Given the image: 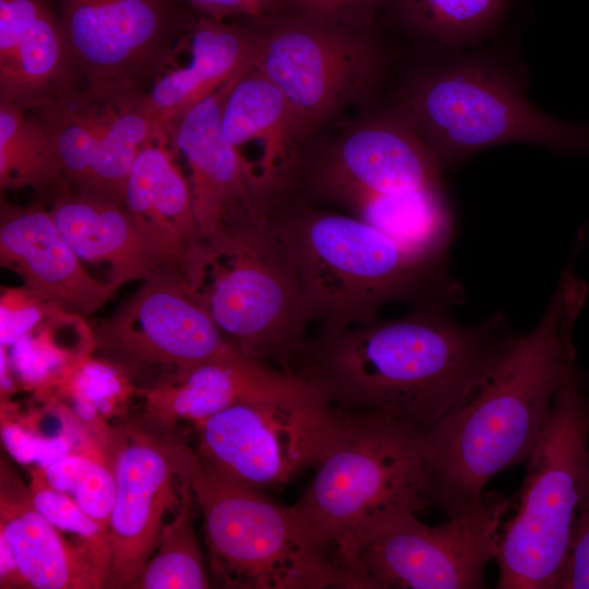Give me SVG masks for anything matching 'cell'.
Listing matches in <instances>:
<instances>
[{"mask_svg":"<svg viewBox=\"0 0 589 589\" xmlns=\"http://www.w3.org/2000/svg\"><path fill=\"white\" fill-rule=\"evenodd\" d=\"M588 293L570 267L533 329L516 340L425 432L424 491L447 517L482 502L488 482L530 457L554 398L576 370L573 334Z\"/></svg>","mask_w":589,"mask_h":589,"instance_id":"6da1fadb","label":"cell"},{"mask_svg":"<svg viewBox=\"0 0 589 589\" xmlns=\"http://www.w3.org/2000/svg\"><path fill=\"white\" fill-rule=\"evenodd\" d=\"M450 304L423 301L395 320L323 330L293 372L334 408L385 412L428 431L518 337L500 313L462 325Z\"/></svg>","mask_w":589,"mask_h":589,"instance_id":"7a4b0ae2","label":"cell"},{"mask_svg":"<svg viewBox=\"0 0 589 589\" xmlns=\"http://www.w3.org/2000/svg\"><path fill=\"white\" fill-rule=\"evenodd\" d=\"M271 223L294 268L311 321L337 330L377 320L394 301L459 303L441 261L422 259L353 217L278 194Z\"/></svg>","mask_w":589,"mask_h":589,"instance_id":"3957f363","label":"cell"},{"mask_svg":"<svg viewBox=\"0 0 589 589\" xmlns=\"http://www.w3.org/2000/svg\"><path fill=\"white\" fill-rule=\"evenodd\" d=\"M441 48L440 59L408 81L393 110L418 132L442 167L509 143L589 158V124L540 110L527 98L520 76L495 58Z\"/></svg>","mask_w":589,"mask_h":589,"instance_id":"277c9868","label":"cell"},{"mask_svg":"<svg viewBox=\"0 0 589 589\" xmlns=\"http://www.w3.org/2000/svg\"><path fill=\"white\" fill-rule=\"evenodd\" d=\"M341 411L338 432L292 507L353 578L350 561L370 533L396 516L429 506L426 431L385 412Z\"/></svg>","mask_w":589,"mask_h":589,"instance_id":"5b68a950","label":"cell"},{"mask_svg":"<svg viewBox=\"0 0 589 589\" xmlns=\"http://www.w3.org/2000/svg\"><path fill=\"white\" fill-rule=\"evenodd\" d=\"M187 279L229 345L292 372L311 320L269 212L247 216L202 242Z\"/></svg>","mask_w":589,"mask_h":589,"instance_id":"8992f818","label":"cell"},{"mask_svg":"<svg viewBox=\"0 0 589 589\" xmlns=\"http://www.w3.org/2000/svg\"><path fill=\"white\" fill-rule=\"evenodd\" d=\"M189 482L203 518L211 579L223 588H354L338 557L292 506L206 467L196 452Z\"/></svg>","mask_w":589,"mask_h":589,"instance_id":"52a82bcc","label":"cell"},{"mask_svg":"<svg viewBox=\"0 0 589 589\" xmlns=\"http://www.w3.org/2000/svg\"><path fill=\"white\" fill-rule=\"evenodd\" d=\"M589 455V389L577 369L556 394L512 498L495 561L498 589H556L577 518Z\"/></svg>","mask_w":589,"mask_h":589,"instance_id":"ba28073f","label":"cell"},{"mask_svg":"<svg viewBox=\"0 0 589 589\" xmlns=\"http://www.w3.org/2000/svg\"><path fill=\"white\" fill-rule=\"evenodd\" d=\"M512 498L484 493L471 512L428 526L416 513L396 516L359 545L349 569L363 589H481L495 558Z\"/></svg>","mask_w":589,"mask_h":589,"instance_id":"9c48e42d","label":"cell"},{"mask_svg":"<svg viewBox=\"0 0 589 589\" xmlns=\"http://www.w3.org/2000/svg\"><path fill=\"white\" fill-rule=\"evenodd\" d=\"M83 88L148 93L200 16L184 0H52Z\"/></svg>","mask_w":589,"mask_h":589,"instance_id":"30bf717a","label":"cell"},{"mask_svg":"<svg viewBox=\"0 0 589 589\" xmlns=\"http://www.w3.org/2000/svg\"><path fill=\"white\" fill-rule=\"evenodd\" d=\"M252 20L260 34L255 68L308 133L369 95L381 77L384 55L361 28L286 15Z\"/></svg>","mask_w":589,"mask_h":589,"instance_id":"8fae6325","label":"cell"},{"mask_svg":"<svg viewBox=\"0 0 589 589\" xmlns=\"http://www.w3.org/2000/svg\"><path fill=\"white\" fill-rule=\"evenodd\" d=\"M97 358L135 389L171 382L229 345L181 271L161 267L142 280L95 330Z\"/></svg>","mask_w":589,"mask_h":589,"instance_id":"7c38bea8","label":"cell"},{"mask_svg":"<svg viewBox=\"0 0 589 589\" xmlns=\"http://www.w3.org/2000/svg\"><path fill=\"white\" fill-rule=\"evenodd\" d=\"M341 420L324 398L243 402L193 423L195 452L206 467L260 491L316 465Z\"/></svg>","mask_w":589,"mask_h":589,"instance_id":"4fadbf2b","label":"cell"},{"mask_svg":"<svg viewBox=\"0 0 589 589\" xmlns=\"http://www.w3.org/2000/svg\"><path fill=\"white\" fill-rule=\"evenodd\" d=\"M148 422L109 430L104 457L116 482L108 524L109 588H132L155 551L167 510H177L191 490L195 450Z\"/></svg>","mask_w":589,"mask_h":589,"instance_id":"5bb4252c","label":"cell"},{"mask_svg":"<svg viewBox=\"0 0 589 589\" xmlns=\"http://www.w3.org/2000/svg\"><path fill=\"white\" fill-rule=\"evenodd\" d=\"M438 159L395 110L358 123L310 159L309 192L364 221L380 206L443 190Z\"/></svg>","mask_w":589,"mask_h":589,"instance_id":"9a60e30c","label":"cell"},{"mask_svg":"<svg viewBox=\"0 0 589 589\" xmlns=\"http://www.w3.org/2000/svg\"><path fill=\"white\" fill-rule=\"evenodd\" d=\"M27 112L51 137L70 188L120 203L140 152L169 136L147 93L81 88Z\"/></svg>","mask_w":589,"mask_h":589,"instance_id":"2e32d148","label":"cell"},{"mask_svg":"<svg viewBox=\"0 0 589 589\" xmlns=\"http://www.w3.org/2000/svg\"><path fill=\"white\" fill-rule=\"evenodd\" d=\"M236 80L167 128L171 146L182 154L190 169L200 244L247 216L269 211L274 199L263 185L256 164L249 161L223 130V105Z\"/></svg>","mask_w":589,"mask_h":589,"instance_id":"e0dca14e","label":"cell"},{"mask_svg":"<svg viewBox=\"0 0 589 589\" xmlns=\"http://www.w3.org/2000/svg\"><path fill=\"white\" fill-rule=\"evenodd\" d=\"M135 390L144 398L148 422L164 430L180 421L193 424L243 402L324 398L300 375L274 369L233 347L171 382Z\"/></svg>","mask_w":589,"mask_h":589,"instance_id":"ac0fdd59","label":"cell"},{"mask_svg":"<svg viewBox=\"0 0 589 589\" xmlns=\"http://www.w3.org/2000/svg\"><path fill=\"white\" fill-rule=\"evenodd\" d=\"M81 88L52 0H0V100L31 111Z\"/></svg>","mask_w":589,"mask_h":589,"instance_id":"d6986e66","label":"cell"},{"mask_svg":"<svg viewBox=\"0 0 589 589\" xmlns=\"http://www.w3.org/2000/svg\"><path fill=\"white\" fill-rule=\"evenodd\" d=\"M0 264L17 274L26 287L77 313H94L115 292L83 267L49 209L16 206L3 195Z\"/></svg>","mask_w":589,"mask_h":589,"instance_id":"ffe728a7","label":"cell"},{"mask_svg":"<svg viewBox=\"0 0 589 589\" xmlns=\"http://www.w3.org/2000/svg\"><path fill=\"white\" fill-rule=\"evenodd\" d=\"M169 136L146 145L130 171L124 205L165 267L188 276L200 249L189 180L170 151Z\"/></svg>","mask_w":589,"mask_h":589,"instance_id":"44dd1931","label":"cell"},{"mask_svg":"<svg viewBox=\"0 0 589 589\" xmlns=\"http://www.w3.org/2000/svg\"><path fill=\"white\" fill-rule=\"evenodd\" d=\"M239 21L197 17L188 36L190 62L160 75L147 93L149 107L166 128L256 64L259 29L252 19Z\"/></svg>","mask_w":589,"mask_h":589,"instance_id":"7402d4cb","label":"cell"},{"mask_svg":"<svg viewBox=\"0 0 589 589\" xmlns=\"http://www.w3.org/2000/svg\"><path fill=\"white\" fill-rule=\"evenodd\" d=\"M49 211L82 262L107 265L106 283L115 291L165 267L124 203L68 185L52 199Z\"/></svg>","mask_w":589,"mask_h":589,"instance_id":"603a6c76","label":"cell"},{"mask_svg":"<svg viewBox=\"0 0 589 589\" xmlns=\"http://www.w3.org/2000/svg\"><path fill=\"white\" fill-rule=\"evenodd\" d=\"M221 124L226 137L239 149L259 142L257 170L271 194L290 188L308 132L284 94L255 65L232 83L223 105Z\"/></svg>","mask_w":589,"mask_h":589,"instance_id":"cb8c5ba5","label":"cell"},{"mask_svg":"<svg viewBox=\"0 0 589 589\" xmlns=\"http://www.w3.org/2000/svg\"><path fill=\"white\" fill-rule=\"evenodd\" d=\"M2 474V473H1ZM1 530L23 585L36 589H94L106 577L88 554L67 541L32 504L28 489L1 477Z\"/></svg>","mask_w":589,"mask_h":589,"instance_id":"d4e9b609","label":"cell"},{"mask_svg":"<svg viewBox=\"0 0 589 589\" xmlns=\"http://www.w3.org/2000/svg\"><path fill=\"white\" fill-rule=\"evenodd\" d=\"M7 349L19 381L45 390L60 387L71 371L94 353L95 335L77 312L60 309Z\"/></svg>","mask_w":589,"mask_h":589,"instance_id":"484cf974","label":"cell"},{"mask_svg":"<svg viewBox=\"0 0 589 589\" xmlns=\"http://www.w3.org/2000/svg\"><path fill=\"white\" fill-rule=\"evenodd\" d=\"M68 184L55 144L21 107L0 100V188H31L52 199Z\"/></svg>","mask_w":589,"mask_h":589,"instance_id":"4316f807","label":"cell"},{"mask_svg":"<svg viewBox=\"0 0 589 589\" xmlns=\"http://www.w3.org/2000/svg\"><path fill=\"white\" fill-rule=\"evenodd\" d=\"M508 0H385L394 17L438 47L476 48L501 22Z\"/></svg>","mask_w":589,"mask_h":589,"instance_id":"83f0119b","label":"cell"},{"mask_svg":"<svg viewBox=\"0 0 589 589\" xmlns=\"http://www.w3.org/2000/svg\"><path fill=\"white\" fill-rule=\"evenodd\" d=\"M194 503L191 489L185 493L172 520L164 525L157 546L144 564L132 588H209V572L205 567L193 528Z\"/></svg>","mask_w":589,"mask_h":589,"instance_id":"f1b7e54d","label":"cell"},{"mask_svg":"<svg viewBox=\"0 0 589 589\" xmlns=\"http://www.w3.org/2000/svg\"><path fill=\"white\" fill-rule=\"evenodd\" d=\"M32 504L60 531L77 536L81 546L107 578L110 563L108 530L88 516L68 494L52 489L41 469L33 472L28 486Z\"/></svg>","mask_w":589,"mask_h":589,"instance_id":"f546056e","label":"cell"},{"mask_svg":"<svg viewBox=\"0 0 589 589\" xmlns=\"http://www.w3.org/2000/svg\"><path fill=\"white\" fill-rule=\"evenodd\" d=\"M61 389L70 394L83 413L110 411L130 393L132 382L110 362L84 358L64 378Z\"/></svg>","mask_w":589,"mask_h":589,"instance_id":"4dcf8cb0","label":"cell"},{"mask_svg":"<svg viewBox=\"0 0 589 589\" xmlns=\"http://www.w3.org/2000/svg\"><path fill=\"white\" fill-rule=\"evenodd\" d=\"M60 309L61 304L31 288H4L0 297V344L9 348Z\"/></svg>","mask_w":589,"mask_h":589,"instance_id":"1f68e13d","label":"cell"},{"mask_svg":"<svg viewBox=\"0 0 589 589\" xmlns=\"http://www.w3.org/2000/svg\"><path fill=\"white\" fill-rule=\"evenodd\" d=\"M385 0H280L275 15H286L361 28Z\"/></svg>","mask_w":589,"mask_h":589,"instance_id":"d6a6232c","label":"cell"},{"mask_svg":"<svg viewBox=\"0 0 589 589\" xmlns=\"http://www.w3.org/2000/svg\"><path fill=\"white\" fill-rule=\"evenodd\" d=\"M71 496L88 516L108 530L116 497V482L104 456H93Z\"/></svg>","mask_w":589,"mask_h":589,"instance_id":"836d02e7","label":"cell"},{"mask_svg":"<svg viewBox=\"0 0 589 589\" xmlns=\"http://www.w3.org/2000/svg\"><path fill=\"white\" fill-rule=\"evenodd\" d=\"M556 589H589V455L573 537Z\"/></svg>","mask_w":589,"mask_h":589,"instance_id":"e575fe53","label":"cell"},{"mask_svg":"<svg viewBox=\"0 0 589 589\" xmlns=\"http://www.w3.org/2000/svg\"><path fill=\"white\" fill-rule=\"evenodd\" d=\"M1 434L5 448L14 459L22 464L37 462L40 468L70 453L71 448L65 434L40 436L12 422L2 424Z\"/></svg>","mask_w":589,"mask_h":589,"instance_id":"d590c367","label":"cell"},{"mask_svg":"<svg viewBox=\"0 0 589 589\" xmlns=\"http://www.w3.org/2000/svg\"><path fill=\"white\" fill-rule=\"evenodd\" d=\"M199 15L215 20L272 16L280 0H184Z\"/></svg>","mask_w":589,"mask_h":589,"instance_id":"8d00e7d4","label":"cell"},{"mask_svg":"<svg viewBox=\"0 0 589 589\" xmlns=\"http://www.w3.org/2000/svg\"><path fill=\"white\" fill-rule=\"evenodd\" d=\"M93 456L68 453L40 469L52 489L71 495L86 472Z\"/></svg>","mask_w":589,"mask_h":589,"instance_id":"74e56055","label":"cell"}]
</instances>
